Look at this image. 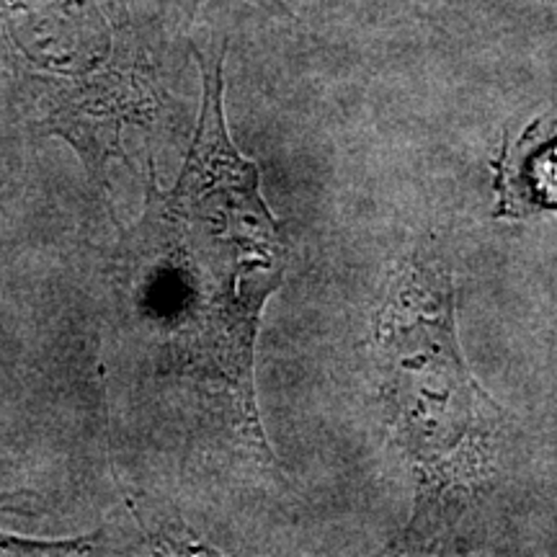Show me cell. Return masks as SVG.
<instances>
[{
    "mask_svg": "<svg viewBox=\"0 0 557 557\" xmlns=\"http://www.w3.org/2000/svg\"><path fill=\"white\" fill-rule=\"evenodd\" d=\"M201 103L189 156L171 189L150 169L145 212L116 250L124 329L160 374L178 377L271 459L256 406V338L289 267L261 171L235 148L225 120L227 39L189 41Z\"/></svg>",
    "mask_w": 557,
    "mask_h": 557,
    "instance_id": "cell-1",
    "label": "cell"
},
{
    "mask_svg": "<svg viewBox=\"0 0 557 557\" xmlns=\"http://www.w3.org/2000/svg\"><path fill=\"white\" fill-rule=\"evenodd\" d=\"M374 359L393 444L416 485L398 545L421 547L491 491L506 436L504 410L459 348L455 278L431 250H418L389 278L374 320Z\"/></svg>",
    "mask_w": 557,
    "mask_h": 557,
    "instance_id": "cell-2",
    "label": "cell"
},
{
    "mask_svg": "<svg viewBox=\"0 0 557 557\" xmlns=\"http://www.w3.org/2000/svg\"><path fill=\"white\" fill-rule=\"evenodd\" d=\"M152 0H0V99L103 181L127 135L158 120L165 26Z\"/></svg>",
    "mask_w": 557,
    "mask_h": 557,
    "instance_id": "cell-3",
    "label": "cell"
},
{
    "mask_svg": "<svg viewBox=\"0 0 557 557\" xmlns=\"http://www.w3.org/2000/svg\"><path fill=\"white\" fill-rule=\"evenodd\" d=\"M493 171L496 218L527 220L557 212V116H540L517 137H506Z\"/></svg>",
    "mask_w": 557,
    "mask_h": 557,
    "instance_id": "cell-4",
    "label": "cell"
},
{
    "mask_svg": "<svg viewBox=\"0 0 557 557\" xmlns=\"http://www.w3.org/2000/svg\"><path fill=\"white\" fill-rule=\"evenodd\" d=\"M248 3L259 5V9H267V11H276V13H289V11H287V3H284V0H248Z\"/></svg>",
    "mask_w": 557,
    "mask_h": 557,
    "instance_id": "cell-5",
    "label": "cell"
}]
</instances>
